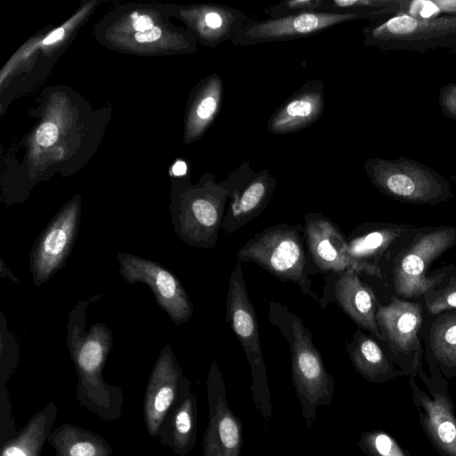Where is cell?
I'll return each mask as SVG.
<instances>
[{"mask_svg": "<svg viewBox=\"0 0 456 456\" xmlns=\"http://www.w3.org/2000/svg\"><path fill=\"white\" fill-rule=\"evenodd\" d=\"M268 320L289 343L292 383L305 427L311 428L316 421L318 407L330 406L332 403L333 376L327 371L311 331L298 315L281 302L271 300Z\"/></svg>", "mask_w": 456, "mask_h": 456, "instance_id": "6da1fadb", "label": "cell"}, {"mask_svg": "<svg viewBox=\"0 0 456 456\" xmlns=\"http://www.w3.org/2000/svg\"><path fill=\"white\" fill-rule=\"evenodd\" d=\"M119 273L129 283L150 287L159 305L177 325L191 320L193 305L180 281L159 264L131 254L118 253Z\"/></svg>", "mask_w": 456, "mask_h": 456, "instance_id": "8fae6325", "label": "cell"}, {"mask_svg": "<svg viewBox=\"0 0 456 456\" xmlns=\"http://www.w3.org/2000/svg\"><path fill=\"white\" fill-rule=\"evenodd\" d=\"M364 14L358 12H311L263 20H248L230 43L248 46L307 37Z\"/></svg>", "mask_w": 456, "mask_h": 456, "instance_id": "9c48e42d", "label": "cell"}, {"mask_svg": "<svg viewBox=\"0 0 456 456\" xmlns=\"http://www.w3.org/2000/svg\"><path fill=\"white\" fill-rule=\"evenodd\" d=\"M439 7L433 2L418 0L411 4L410 12L422 18H430L439 12Z\"/></svg>", "mask_w": 456, "mask_h": 456, "instance_id": "4dcf8cb0", "label": "cell"}, {"mask_svg": "<svg viewBox=\"0 0 456 456\" xmlns=\"http://www.w3.org/2000/svg\"><path fill=\"white\" fill-rule=\"evenodd\" d=\"M360 275L354 270L327 273L319 305L325 309L330 303H336L359 329L384 342L376 317L379 302Z\"/></svg>", "mask_w": 456, "mask_h": 456, "instance_id": "5bb4252c", "label": "cell"}, {"mask_svg": "<svg viewBox=\"0 0 456 456\" xmlns=\"http://www.w3.org/2000/svg\"><path fill=\"white\" fill-rule=\"evenodd\" d=\"M417 20L409 15H399L390 19L385 25L387 31L392 34L404 35L412 32L417 28Z\"/></svg>", "mask_w": 456, "mask_h": 456, "instance_id": "83f0119b", "label": "cell"}, {"mask_svg": "<svg viewBox=\"0 0 456 456\" xmlns=\"http://www.w3.org/2000/svg\"><path fill=\"white\" fill-rule=\"evenodd\" d=\"M64 36V29L62 28H57L52 32L44 41L45 45H51L60 40Z\"/></svg>", "mask_w": 456, "mask_h": 456, "instance_id": "836d02e7", "label": "cell"}, {"mask_svg": "<svg viewBox=\"0 0 456 456\" xmlns=\"http://www.w3.org/2000/svg\"><path fill=\"white\" fill-rule=\"evenodd\" d=\"M230 193L222 230L232 234L258 217L270 202L276 178L268 169L256 172L249 159L243 160L221 181Z\"/></svg>", "mask_w": 456, "mask_h": 456, "instance_id": "30bf717a", "label": "cell"}, {"mask_svg": "<svg viewBox=\"0 0 456 456\" xmlns=\"http://www.w3.org/2000/svg\"><path fill=\"white\" fill-rule=\"evenodd\" d=\"M69 342L72 356L81 372L86 376H94L99 373L108 354L112 338L110 331L102 324L92 326L85 333L78 323L72 329L69 327Z\"/></svg>", "mask_w": 456, "mask_h": 456, "instance_id": "ffe728a7", "label": "cell"}, {"mask_svg": "<svg viewBox=\"0 0 456 456\" xmlns=\"http://www.w3.org/2000/svg\"><path fill=\"white\" fill-rule=\"evenodd\" d=\"M304 236L315 273H330L354 270L384 280L377 268L358 262L349 253L346 237L338 224L321 212H308L304 216Z\"/></svg>", "mask_w": 456, "mask_h": 456, "instance_id": "ba28073f", "label": "cell"}, {"mask_svg": "<svg viewBox=\"0 0 456 456\" xmlns=\"http://www.w3.org/2000/svg\"><path fill=\"white\" fill-rule=\"evenodd\" d=\"M180 370L172 351L159 358L149 379L144 402V416L148 431L155 436L173 403L180 383Z\"/></svg>", "mask_w": 456, "mask_h": 456, "instance_id": "ac0fdd59", "label": "cell"}, {"mask_svg": "<svg viewBox=\"0 0 456 456\" xmlns=\"http://www.w3.org/2000/svg\"><path fill=\"white\" fill-rule=\"evenodd\" d=\"M325 0H286L265 9L269 18H281L304 12H322Z\"/></svg>", "mask_w": 456, "mask_h": 456, "instance_id": "484cf974", "label": "cell"}, {"mask_svg": "<svg viewBox=\"0 0 456 456\" xmlns=\"http://www.w3.org/2000/svg\"><path fill=\"white\" fill-rule=\"evenodd\" d=\"M229 200L230 193L222 182H216L214 175L207 174L185 198L175 221L179 237L190 246L214 248L218 242Z\"/></svg>", "mask_w": 456, "mask_h": 456, "instance_id": "52a82bcc", "label": "cell"}, {"mask_svg": "<svg viewBox=\"0 0 456 456\" xmlns=\"http://www.w3.org/2000/svg\"><path fill=\"white\" fill-rule=\"evenodd\" d=\"M426 315L424 303L396 296L386 305H378L376 317L384 342L396 365L408 377L415 378L423 367Z\"/></svg>", "mask_w": 456, "mask_h": 456, "instance_id": "8992f818", "label": "cell"}, {"mask_svg": "<svg viewBox=\"0 0 456 456\" xmlns=\"http://www.w3.org/2000/svg\"><path fill=\"white\" fill-rule=\"evenodd\" d=\"M58 138V128L52 123H45L37 132V141L42 146L53 144Z\"/></svg>", "mask_w": 456, "mask_h": 456, "instance_id": "f546056e", "label": "cell"}, {"mask_svg": "<svg viewBox=\"0 0 456 456\" xmlns=\"http://www.w3.org/2000/svg\"><path fill=\"white\" fill-rule=\"evenodd\" d=\"M27 435L16 441L13 445H10L3 452L2 456H34L35 449L32 443L27 444Z\"/></svg>", "mask_w": 456, "mask_h": 456, "instance_id": "f1b7e54d", "label": "cell"}, {"mask_svg": "<svg viewBox=\"0 0 456 456\" xmlns=\"http://www.w3.org/2000/svg\"><path fill=\"white\" fill-rule=\"evenodd\" d=\"M419 227L406 223L372 222L355 227L346 237L355 260L388 274L391 264Z\"/></svg>", "mask_w": 456, "mask_h": 456, "instance_id": "4fadbf2b", "label": "cell"}, {"mask_svg": "<svg viewBox=\"0 0 456 456\" xmlns=\"http://www.w3.org/2000/svg\"><path fill=\"white\" fill-rule=\"evenodd\" d=\"M240 262H253L283 282L296 284L303 295L318 304L312 289L303 224L281 223L255 233L236 252Z\"/></svg>", "mask_w": 456, "mask_h": 456, "instance_id": "7a4b0ae2", "label": "cell"}, {"mask_svg": "<svg viewBox=\"0 0 456 456\" xmlns=\"http://www.w3.org/2000/svg\"><path fill=\"white\" fill-rule=\"evenodd\" d=\"M372 178L377 185L388 191L391 195L403 198L407 200L435 202L438 197L419 186L411 177L404 174L395 173L384 176L373 173Z\"/></svg>", "mask_w": 456, "mask_h": 456, "instance_id": "603a6c76", "label": "cell"}, {"mask_svg": "<svg viewBox=\"0 0 456 456\" xmlns=\"http://www.w3.org/2000/svg\"><path fill=\"white\" fill-rule=\"evenodd\" d=\"M196 397H185L176 409L174 418V444L182 452L194 445L196 436Z\"/></svg>", "mask_w": 456, "mask_h": 456, "instance_id": "cb8c5ba5", "label": "cell"}, {"mask_svg": "<svg viewBox=\"0 0 456 456\" xmlns=\"http://www.w3.org/2000/svg\"><path fill=\"white\" fill-rule=\"evenodd\" d=\"M442 7L445 9H455L456 1H443L438 3Z\"/></svg>", "mask_w": 456, "mask_h": 456, "instance_id": "d590c367", "label": "cell"}, {"mask_svg": "<svg viewBox=\"0 0 456 456\" xmlns=\"http://www.w3.org/2000/svg\"><path fill=\"white\" fill-rule=\"evenodd\" d=\"M103 449L92 436H81L67 442L60 450L64 456H105Z\"/></svg>", "mask_w": 456, "mask_h": 456, "instance_id": "4316f807", "label": "cell"}, {"mask_svg": "<svg viewBox=\"0 0 456 456\" xmlns=\"http://www.w3.org/2000/svg\"><path fill=\"white\" fill-rule=\"evenodd\" d=\"M324 109L322 79L308 80L271 115L266 130L275 135L294 134L317 122Z\"/></svg>", "mask_w": 456, "mask_h": 456, "instance_id": "2e32d148", "label": "cell"}, {"mask_svg": "<svg viewBox=\"0 0 456 456\" xmlns=\"http://www.w3.org/2000/svg\"><path fill=\"white\" fill-rule=\"evenodd\" d=\"M440 269L441 281L422 297L426 311L430 315L456 310V266L449 265Z\"/></svg>", "mask_w": 456, "mask_h": 456, "instance_id": "7402d4cb", "label": "cell"}, {"mask_svg": "<svg viewBox=\"0 0 456 456\" xmlns=\"http://www.w3.org/2000/svg\"><path fill=\"white\" fill-rule=\"evenodd\" d=\"M134 28L138 32H143L153 28L152 20L147 15L139 16L134 20Z\"/></svg>", "mask_w": 456, "mask_h": 456, "instance_id": "d6a6232c", "label": "cell"}, {"mask_svg": "<svg viewBox=\"0 0 456 456\" xmlns=\"http://www.w3.org/2000/svg\"><path fill=\"white\" fill-rule=\"evenodd\" d=\"M226 322L243 348L251 371V394L258 419L265 428L273 416L267 370L264 362L259 325L249 299L241 262L232 268L225 299Z\"/></svg>", "mask_w": 456, "mask_h": 456, "instance_id": "277c9868", "label": "cell"}, {"mask_svg": "<svg viewBox=\"0 0 456 456\" xmlns=\"http://www.w3.org/2000/svg\"><path fill=\"white\" fill-rule=\"evenodd\" d=\"M209 418L203 437L204 456H240L243 444L242 424L231 410L222 370L216 361L207 380Z\"/></svg>", "mask_w": 456, "mask_h": 456, "instance_id": "7c38bea8", "label": "cell"}, {"mask_svg": "<svg viewBox=\"0 0 456 456\" xmlns=\"http://www.w3.org/2000/svg\"><path fill=\"white\" fill-rule=\"evenodd\" d=\"M357 445L366 456H411L391 435L383 430L362 433Z\"/></svg>", "mask_w": 456, "mask_h": 456, "instance_id": "d4e9b609", "label": "cell"}, {"mask_svg": "<svg viewBox=\"0 0 456 456\" xmlns=\"http://www.w3.org/2000/svg\"><path fill=\"white\" fill-rule=\"evenodd\" d=\"M456 245V226L419 227L398 252L388 271L395 296L403 299L422 297L442 279L440 268L431 265Z\"/></svg>", "mask_w": 456, "mask_h": 456, "instance_id": "3957f363", "label": "cell"}, {"mask_svg": "<svg viewBox=\"0 0 456 456\" xmlns=\"http://www.w3.org/2000/svg\"><path fill=\"white\" fill-rule=\"evenodd\" d=\"M78 219L77 209L72 207L65 209L38 237L30 255V269L36 285L45 282L63 265L76 239Z\"/></svg>", "mask_w": 456, "mask_h": 456, "instance_id": "9a60e30c", "label": "cell"}, {"mask_svg": "<svg viewBox=\"0 0 456 456\" xmlns=\"http://www.w3.org/2000/svg\"><path fill=\"white\" fill-rule=\"evenodd\" d=\"M429 374L423 367L419 377L427 391L410 377L412 402L426 436L441 456H456V413L449 393L448 379L444 377L430 352L424 347Z\"/></svg>", "mask_w": 456, "mask_h": 456, "instance_id": "5b68a950", "label": "cell"}, {"mask_svg": "<svg viewBox=\"0 0 456 456\" xmlns=\"http://www.w3.org/2000/svg\"><path fill=\"white\" fill-rule=\"evenodd\" d=\"M187 166L183 161H177L173 168V174L175 175H183L186 173Z\"/></svg>", "mask_w": 456, "mask_h": 456, "instance_id": "e575fe53", "label": "cell"}, {"mask_svg": "<svg viewBox=\"0 0 456 456\" xmlns=\"http://www.w3.org/2000/svg\"><path fill=\"white\" fill-rule=\"evenodd\" d=\"M423 346L448 380L456 378V310L430 315L427 312Z\"/></svg>", "mask_w": 456, "mask_h": 456, "instance_id": "d6986e66", "label": "cell"}, {"mask_svg": "<svg viewBox=\"0 0 456 456\" xmlns=\"http://www.w3.org/2000/svg\"><path fill=\"white\" fill-rule=\"evenodd\" d=\"M346 349L355 370L369 382L383 383L405 376L387 345L361 329L346 340Z\"/></svg>", "mask_w": 456, "mask_h": 456, "instance_id": "e0dca14e", "label": "cell"}, {"mask_svg": "<svg viewBox=\"0 0 456 456\" xmlns=\"http://www.w3.org/2000/svg\"><path fill=\"white\" fill-rule=\"evenodd\" d=\"M223 98V79L219 74L213 73L203 83L194 108V124L198 134L206 129L218 115Z\"/></svg>", "mask_w": 456, "mask_h": 456, "instance_id": "44dd1931", "label": "cell"}, {"mask_svg": "<svg viewBox=\"0 0 456 456\" xmlns=\"http://www.w3.org/2000/svg\"><path fill=\"white\" fill-rule=\"evenodd\" d=\"M161 36V30L158 27H153L143 32H137L135 39L140 43L153 42L159 39Z\"/></svg>", "mask_w": 456, "mask_h": 456, "instance_id": "1f68e13d", "label": "cell"}]
</instances>
